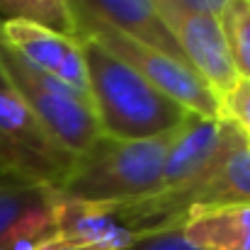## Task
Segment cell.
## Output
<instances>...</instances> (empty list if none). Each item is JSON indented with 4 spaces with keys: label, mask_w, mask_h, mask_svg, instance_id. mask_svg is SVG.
I'll return each instance as SVG.
<instances>
[{
    "label": "cell",
    "mask_w": 250,
    "mask_h": 250,
    "mask_svg": "<svg viewBox=\"0 0 250 250\" xmlns=\"http://www.w3.org/2000/svg\"><path fill=\"white\" fill-rule=\"evenodd\" d=\"M73 17H87L102 22L136 42H144L163 54H170L187 63L177 42L167 32L153 0H71Z\"/></svg>",
    "instance_id": "11"
},
{
    "label": "cell",
    "mask_w": 250,
    "mask_h": 250,
    "mask_svg": "<svg viewBox=\"0 0 250 250\" xmlns=\"http://www.w3.org/2000/svg\"><path fill=\"white\" fill-rule=\"evenodd\" d=\"M83 46L87 90L104 136L144 141L180 129L192 112L146 83L124 61L112 56L95 39L78 34Z\"/></svg>",
    "instance_id": "1"
},
{
    "label": "cell",
    "mask_w": 250,
    "mask_h": 250,
    "mask_svg": "<svg viewBox=\"0 0 250 250\" xmlns=\"http://www.w3.org/2000/svg\"><path fill=\"white\" fill-rule=\"evenodd\" d=\"M61 241V197L51 185L0 187V250H44Z\"/></svg>",
    "instance_id": "8"
},
{
    "label": "cell",
    "mask_w": 250,
    "mask_h": 250,
    "mask_svg": "<svg viewBox=\"0 0 250 250\" xmlns=\"http://www.w3.org/2000/svg\"><path fill=\"white\" fill-rule=\"evenodd\" d=\"M12 182H32V180H24L22 175H17L12 167L0 158V187L2 185H12Z\"/></svg>",
    "instance_id": "18"
},
{
    "label": "cell",
    "mask_w": 250,
    "mask_h": 250,
    "mask_svg": "<svg viewBox=\"0 0 250 250\" xmlns=\"http://www.w3.org/2000/svg\"><path fill=\"white\" fill-rule=\"evenodd\" d=\"M153 2H166L172 7H180V10H187V12H202V15H214L219 17L231 0H153Z\"/></svg>",
    "instance_id": "17"
},
{
    "label": "cell",
    "mask_w": 250,
    "mask_h": 250,
    "mask_svg": "<svg viewBox=\"0 0 250 250\" xmlns=\"http://www.w3.org/2000/svg\"><path fill=\"white\" fill-rule=\"evenodd\" d=\"M32 22L61 34L78 37L71 0H0V22Z\"/></svg>",
    "instance_id": "13"
},
{
    "label": "cell",
    "mask_w": 250,
    "mask_h": 250,
    "mask_svg": "<svg viewBox=\"0 0 250 250\" xmlns=\"http://www.w3.org/2000/svg\"><path fill=\"white\" fill-rule=\"evenodd\" d=\"M0 90H12V85H10V78H7V73H5L2 63H0Z\"/></svg>",
    "instance_id": "20"
},
{
    "label": "cell",
    "mask_w": 250,
    "mask_h": 250,
    "mask_svg": "<svg viewBox=\"0 0 250 250\" xmlns=\"http://www.w3.org/2000/svg\"><path fill=\"white\" fill-rule=\"evenodd\" d=\"M0 158L17 175L56 187L73 163L15 90H0Z\"/></svg>",
    "instance_id": "5"
},
{
    "label": "cell",
    "mask_w": 250,
    "mask_h": 250,
    "mask_svg": "<svg viewBox=\"0 0 250 250\" xmlns=\"http://www.w3.org/2000/svg\"><path fill=\"white\" fill-rule=\"evenodd\" d=\"M119 250H197V248L185 238L182 226H172V229L161 231V233H151V236L136 238L134 243H129V246H124Z\"/></svg>",
    "instance_id": "16"
},
{
    "label": "cell",
    "mask_w": 250,
    "mask_h": 250,
    "mask_svg": "<svg viewBox=\"0 0 250 250\" xmlns=\"http://www.w3.org/2000/svg\"><path fill=\"white\" fill-rule=\"evenodd\" d=\"M163 209L172 221L185 224L192 209L209 207H233L250 204V141L248 136L238 141V146L226 156V161L202 182L180 189L158 194Z\"/></svg>",
    "instance_id": "10"
},
{
    "label": "cell",
    "mask_w": 250,
    "mask_h": 250,
    "mask_svg": "<svg viewBox=\"0 0 250 250\" xmlns=\"http://www.w3.org/2000/svg\"><path fill=\"white\" fill-rule=\"evenodd\" d=\"M0 63L10 78L12 90L37 114V119L46 126V131L56 139L61 148L78 156L102 134L92 109V100L87 95L37 71L24 59H20L2 39Z\"/></svg>",
    "instance_id": "3"
},
{
    "label": "cell",
    "mask_w": 250,
    "mask_h": 250,
    "mask_svg": "<svg viewBox=\"0 0 250 250\" xmlns=\"http://www.w3.org/2000/svg\"><path fill=\"white\" fill-rule=\"evenodd\" d=\"M0 39L37 71L71 85L73 90L90 97L83 46L78 37L61 34L32 22L12 20V22H0Z\"/></svg>",
    "instance_id": "9"
},
{
    "label": "cell",
    "mask_w": 250,
    "mask_h": 250,
    "mask_svg": "<svg viewBox=\"0 0 250 250\" xmlns=\"http://www.w3.org/2000/svg\"><path fill=\"white\" fill-rule=\"evenodd\" d=\"M153 7L199 78L219 95V100L229 95L238 85L241 76L233 66L221 20L214 15L187 12L166 2H153Z\"/></svg>",
    "instance_id": "7"
},
{
    "label": "cell",
    "mask_w": 250,
    "mask_h": 250,
    "mask_svg": "<svg viewBox=\"0 0 250 250\" xmlns=\"http://www.w3.org/2000/svg\"><path fill=\"white\" fill-rule=\"evenodd\" d=\"M172 134L175 131L144 141H119L100 134L73 158L54 189L63 199L87 207L124 204L161 194Z\"/></svg>",
    "instance_id": "2"
},
{
    "label": "cell",
    "mask_w": 250,
    "mask_h": 250,
    "mask_svg": "<svg viewBox=\"0 0 250 250\" xmlns=\"http://www.w3.org/2000/svg\"><path fill=\"white\" fill-rule=\"evenodd\" d=\"M221 117L233 122L250 141V81L241 78L238 85L221 97Z\"/></svg>",
    "instance_id": "15"
},
{
    "label": "cell",
    "mask_w": 250,
    "mask_h": 250,
    "mask_svg": "<svg viewBox=\"0 0 250 250\" xmlns=\"http://www.w3.org/2000/svg\"><path fill=\"white\" fill-rule=\"evenodd\" d=\"M182 231L197 250H250V204L192 209Z\"/></svg>",
    "instance_id": "12"
},
{
    "label": "cell",
    "mask_w": 250,
    "mask_h": 250,
    "mask_svg": "<svg viewBox=\"0 0 250 250\" xmlns=\"http://www.w3.org/2000/svg\"><path fill=\"white\" fill-rule=\"evenodd\" d=\"M219 20L238 76L250 81V0H231Z\"/></svg>",
    "instance_id": "14"
},
{
    "label": "cell",
    "mask_w": 250,
    "mask_h": 250,
    "mask_svg": "<svg viewBox=\"0 0 250 250\" xmlns=\"http://www.w3.org/2000/svg\"><path fill=\"white\" fill-rule=\"evenodd\" d=\"M76 24H78V34H85L95 39L97 44H102L112 56L124 61L146 83H151L170 100L182 104L187 112L199 114V117H221L219 95L199 78V73L189 63L170 54H163L144 42H136L102 22L76 17Z\"/></svg>",
    "instance_id": "4"
},
{
    "label": "cell",
    "mask_w": 250,
    "mask_h": 250,
    "mask_svg": "<svg viewBox=\"0 0 250 250\" xmlns=\"http://www.w3.org/2000/svg\"><path fill=\"white\" fill-rule=\"evenodd\" d=\"M241 139H246V134L224 117L189 114V119L175 129L167 146L163 192H180L209 177Z\"/></svg>",
    "instance_id": "6"
},
{
    "label": "cell",
    "mask_w": 250,
    "mask_h": 250,
    "mask_svg": "<svg viewBox=\"0 0 250 250\" xmlns=\"http://www.w3.org/2000/svg\"><path fill=\"white\" fill-rule=\"evenodd\" d=\"M44 250H104V248H97V246H81V243H68V241H56L51 243L49 248Z\"/></svg>",
    "instance_id": "19"
}]
</instances>
